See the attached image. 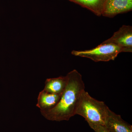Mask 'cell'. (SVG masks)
Here are the masks:
<instances>
[{
	"label": "cell",
	"mask_w": 132,
	"mask_h": 132,
	"mask_svg": "<svg viewBox=\"0 0 132 132\" xmlns=\"http://www.w3.org/2000/svg\"><path fill=\"white\" fill-rule=\"evenodd\" d=\"M67 84L58 104L48 110L40 111L46 119L52 121H68L75 115V110L79 97L85 90L82 76L76 69L67 75Z\"/></svg>",
	"instance_id": "1"
},
{
	"label": "cell",
	"mask_w": 132,
	"mask_h": 132,
	"mask_svg": "<svg viewBox=\"0 0 132 132\" xmlns=\"http://www.w3.org/2000/svg\"><path fill=\"white\" fill-rule=\"evenodd\" d=\"M109 109L104 102L94 98L85 90L79 97L75 113L85 118L92 128L95 126H105Z\"/></svg>",
	"instance_id": "2"
},
{
	"label": "cell",
	"mask_w": 132,
	"mask_h": 132,
	"mask_svg": "<svg viewBox=\"0 0 132 132\" xmlns=\"http://www.w3.org/2000/svg\"><path fill=\"white\" fill-rule=\"evenodd\" d=\"M123 53L120 47L111 43L103 42L93 49L83 51L73 50V55L91 59L95 62L114 60L118 54Z\"/></svg>",
	"instance_id": "3"
},
{
	"label": "cell",
	"mask_w": 132,
	"mask_h": 132,
	"mask_svg": "<svg viewBox=\"0 0 132 132\" xmlns=\"http://www.w3.org/2000/svg\"><path fill=\"white\" fill-rule=\"evenodd\" d=\"M111 43L123 50V53L132 52V27L123 25L108 39L104 42Z\"/></svg>",
	"instance_id": "4"
},
{
	"label": "cell",
	"mask_w": 132,
	"mask_h": 132,
	"mask_svg": "<svg viewBox=\"0 0 132 132\" xmlns=\"http://www.w3.org/2000/svg\"><path fill=\"white\" fill-rule=\"evenodd\" d=\"M132 10V0H105L102 15L113 18Z\"/></svg>",
	"instance_id": "5"
},
{
	"label": "cell",
	"mask_w": 132,
	"mask_h": 132,
	"mask_svg": "<svg viewBox=\"0 0 132 132\" xmlns=\"http://www.w3.org/2000/svg\"><path fill=\"white\" fill-rule=\"evenodd\" d=\"M105 127L111 132H132L131 125L123 120L120 115L109 110Z\"/></svg>",
	"instance_id": "6"
},
{
	"label": "cell",
	"mask_w": 132,
	"mask_h": 132,
	"mask_svg": "<svg viewBox=\"0 0 132 132\" xmlns=\"http://www.w3.org/2000/svg\"><path fill=\"white\" fill-rule=\"evenodd\" d=\"M61 96V95L51 93L43 90L39 93L36 106L40 111L53 108L58 104Z\"/></svg>",
	"instance_id": "7"
},
{
	"label": "cell",
	"mask_w": 132,
	"mask_h": 132,
	"mask_svg": "<svg viewBox=\"0 0 132 132\" xmlns=\"http://www.w3.org/2000/svg\"><path fill=\"white\" fill-rule=\"evenodd\" d=\"M68 80L67 75L47 79L43 90L51 93L62 95L65 88Z\"/></svg>",
	"instance_id": "8"
},
{
	"label": "cell",
	"mask_w": 132,
	"mask_h": 132,
	"mask_svg": "<svg viewBox=\"0 0 132 132\" xmlns=\"http://www.w3.org/2000/svg\"><path fill=\"white\" fill-rule=\"evenodd\" d=\"M86 9L98 16L102 14L105 0H68Z\"/></svg>",
	"instance_id": "9"
},
{
	"label": "cell",
	"mask_w": 132,
	"mask_h": 132,
	"mask_svg": "<svg viewBox=\"0 0 132 132\" xmlns=\"http://www.w3.org/2000/svg\"><path fill=\"white\" fill-rule=\"evenodd\" d=\"M92 128L95 132H111L107 129L105 126H95Z\"/></svg>",
	"instance_id": "10"
}]
</instances>
